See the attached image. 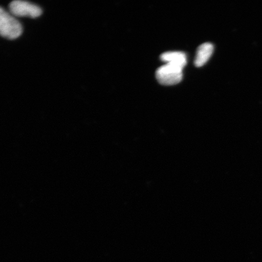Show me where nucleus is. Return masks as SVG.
<instances>
[{
  "mask_svg": "<svg viewBox=\"0 0 262 262\" xmlns=\"http://www.w3.org/2000/svg\"><path fill=\"white\" fill-rule=\"evenodd\" d=\"M156 78L159 83L165 86L178 84L183 78V69L166 63L157 70Z\"/></svg>",
  "mask_w": 262,
  "mask_h": 262,
  "instance_id": "obj_2",
  "label": "nucleus"
},
{
  "mask_svg": "<svg viewBox=\"0 0 262 262\" xmlns=\"http://www.w3.org/2000/svg\"><path fill=\"white\" fill-rule=\"evenodd\" d=\"M214 51V47L211 43L206 42L200 46L196 51L194 64L196 67H202L211 58Z\"/></svg>",
  "mask_w": 262,
  "mask_h": 262,
  "instance_id": "obj_5",
  "label": "nucleus"
},
{
  "mask_svg": "<svg viewBox=\"0 0 262 262\" xmlns=\"http://www.w3.org/2000/svg\"><path fill=\"white\" fill-rule=\"evenodd\" d=\"M22 32V26L15 16L0 8V35L14 40L18 38Z\"/></svg>",
  "mask_w": 262,
  "mask_h": 262,
  "instance_id": "obj_1",
  "label": "nucleus"
},
{
  "mask_svg": "<svg viewBox=\"0 0 262 262\" xmlns=\"http://www.w3.org/2000/svg\"><path fill=\"white\" fill-rule=\"evenodd\" d=\"M160 58L166 63L175 66V67L182 68L183 70L187 63L186 55L182 52H165L162 54Z\"/></svg>",
  "mask_w": 262,
  "mask_h": 262,
  "instance_id": "obj_4",
  "label": "nucleus"
},
{
  "mask_svg": "<svg viewBox=\"0 0 262 262\" xmlns=\"http://www.w3.org/2000/svg\"><path fill=\"white\" fill-rule=\"evenodd\" d=\"M11 14L18 17H38L42 14V10L38 6L32 3L17 0L11 3L9 5Z\"/></svg>",
  "mask_w": 262,
  "mask_h": 262,
  "instance_id": "obj_3",
  "label": "nucleus"
}]
</instances>
